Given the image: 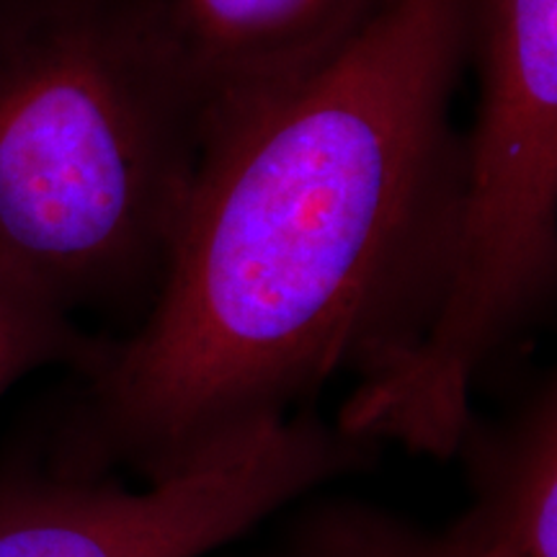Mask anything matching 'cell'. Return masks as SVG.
I'll return each mask as SVG.
<instances>
[{
    "instance_id": "1",
    "label": "cell",
    "mask_w": 557,
    "mask_h": 557,
    "mask_svg": "<svg viewBox=\"0 0 557 557\" xmlns=\"http://www.w3.org/2000/svg\"><path fill=\"white\" fill-rule=\"evenodd\" d=\"M478 0H385L331 58L201 124L156 299L54 416L75 475L169 478L421 346L447 287Z\"/></svg>"
},
{
    "instance_id": "2",
    "label": "cell",
    "mask_w": 557,
    "mask_h": 557,
    "mask_svg": "<svg viewBox=\"0 0 557 557\" xmlns=\"http://www.w3.org/2000/svg\"><path fill=\"white\" fill-rule=\"evenodd\" d=\"M199 148L150 0H0V274L73 320L145 315Z\"/></svg>"
},
{
    "instance_id": "3",
    "label": "cell",
    "mask_w": 557,
    "mask_h": 557,
    "mask_svg": "<svg viewBox=\"0 0 557 557\" xmlns=\"http://www.w3.org/2000/svg\"><path fill=\"white\" fill-rule=\"evenodd\" d=\"M475 127L442 305L398 367L367 380L338 429L455 457L483 367L540 315L557 269V0H478Z\"/></svg>"
},
{
    "instance_id": "4",
    "label": "cell",
    "mask_w": 557,
    "mask_h": 557,
    "mask_svg": "<svg viewBox=\"0 0 557 557\" xmlns=\"http://www.w3.org/2000/svg\"><path fill=\"white\" fill-rule=\"evenodd\" d=\"M374 451L377 444L302 413L222 438L143 491L18 455L0 465V557H199L367 468Z\"/></svg>"
},
{
    "instance_id": "5",
    "label": "cell",
    "mask_w": 557,
    "mask_h": 557,
    "mask_svg": "<svg viewBox=\"0 0 557 557\" xmlns=\"http://www.w3.org/2000/svg\"><path fill=\"white\" fill-rule=\"evenodd\" d=\"M385 0H150L171 60L201 111L282 86L331 58Z\"/></svg>"
},
{
    "instance_id": "6",
    "label": "cell",
    "mask_w": 557,
    "mask_h": 557,
    "mask_svg": "<svg viewBox=\"0 0 557 557\" xmlns=\"http://www.w3.org/2000/svg\"><path fill=\"white\" fill-rule=\"evenodd\" d=\"M455 455L472 506L449 529L504 557H557V389L542 382L500 421L470 418Z\"/></svg>"
},
{
    "instance_id": "7",
    "label": "cell",
    "mask_w": 557,
    "mask_h": 557,
    "mask_svg": "<svg viewBox=\"0 0 557 557\" xmlns=\"http://www.w3.org/2000/svg\"><path fill=\"white\" fill-rule=\"evenodd\" d=\"M261 557H504L361 500H315Z\"/></svg>"
},
{
    "instance_id": "8",
    "label": "cell",
    "mask_w": 557,
    "mask_h": 557,
    "mask_svg": "<svg viewBox=\"0 0 557 557\" xmlns=\"http://www.w3.org/2000/svg\"><path fill=\"white\" fill-rule=\"evenodd\" d=\"M109 344L0 274V395L41 367H67L83 377L101 364Z\"/></svg>"
}]
</instances>
